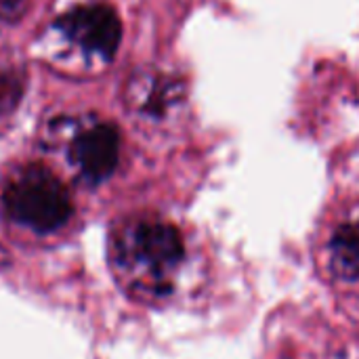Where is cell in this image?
<instances>
[{
    "mask_svg": "<svg viewBox=\"0 0 359 359\" xmlns=\"http://www.w3.org/2000/svg\"><path fill=\"white\" fill-rule=\"evenodd\" d=\"M183 238L170 223L143 219L124 227L116 238V263L145 292L164 294L168 278L183 261Z\"/></svg>",
    "mask_w": 359,
    "mask_h": 359,
    "instance_id": "6da1fadb",
    "label": "cell"
},
{
    "mask_svg": "<svg viewBox=\"0 0 359 359\" xmlns=\"http://www.w3.org/2000/svg\"><path fill=\"white\" fill-rule=\"evenodd\" d=\"M2 204L13 221L38 233L59 229L72 215L67 187L44 166L19 170L4 187Z\"/></svg>",
    "mask_w": 359,
    "mask_h": 359,
    "instance_id": "7a4b0ae2",
    "label": "cell"
},
{
    "mask_svg": "<svg viewBox=\"0 0 359 359\" xmlns=\"http://www.w3.org/2000/svg\"><path fill=\"white\" fill-rule=\"evenodd\" d=\"M57 27L82 50L114 59L122 40V21L107 4H84L59 15Z\"/></svg>",
    "mask_w": 359,
    "mask_h": 359,
    "instance_id": "3957f363",
    "label": "cell"
},
{
    "mask_svg": "<svg viewBox=\"0 0 359 359\" xmlns=\"http://www.w3.org/2000/svg\"><path fill=\"white\" fill-rule=\"evenodd\" d=\"M69 156L90 183L109 179L120 158L118 128L107 122L93 124L90 128L76 135L69 147Z\"/></svg>",
    "mask_w": 359,
    "mask_h": 359,
    "instance_id": "277c9868",
    "label": "cell"
},
{
    "mask_svg": "<svg viewBox=\"0 0 359 359\" xmlns=\"http://www.w3.org/2000/svg\"><path fill=\"white\" fill-rule=\"evenodd\" d=\"M330 271L345 282L359 280V204L353 206L328 244Z\"/></svg>",
    "mask_w": 359,
    "mask_h": 359,
    "instance_id": "5b68a950",
    "label": "cell"
},
{
    "mask_svg": "<svg viewBox=\"0 0 359 359\" xmlns=\"http://www.w3.org/2000/svg\"><path fill=\"white\" fill-rule=\"evenodd\" d=\"M25 90V69L23 65L6 53H0V116L11 114Z\"/></svg>",
    "mask_w": 359,
    "mask_h": 359,
    "instance_id": "8992f818",
    "label": "cell"
},
{
    "mask_svg": "<svg viewBox=\"0 0 359 359\" xmlns=\"http://www.w3.org/2000/svg\"><path fill=\"white\" fill-rule=\"evenodd\" d=\"M151 90H147V95L143 97V101H139V109L143 111H149V114H162L175 99H177V93H175V82L170 80H151Z\"/></svg>",
    "mask_w": 359,
    "mask_h": 359,
    "instance_id": "52a82bcc",
    "label": "cell"
},
{
    "mask_svg": "<svg viewBox=\"0 0 359 359\" xmlns=\"http://www.w3.org/2000/svg\"><path fill=\"white\" fill-rule=\"evenodd\" d=\"M29 0H0V19L2 21H19L25 13Z\"/></svg>",
    "mask_w": 359,
    "mask_h": 359,
    "instance_id": "ba28073f",
    "label": "cell"
}]
</instances>
